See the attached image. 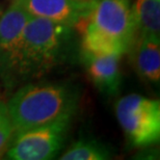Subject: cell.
Returning <instances> with one entry per match:
<instances>
[{
	"label": "cell",
	"instance_id": "obj_1",
	"mask_svg": "<svg viewBox=\"0 0 160 160\" xmlns=\"http://www.w3.org/2000/svg\"><path fill=\"white\" fill-rule=\"evenodd\" d=\"M78 94L59 83H29L18 89L6 104L15 133L72 119Z\"/></svg>",
	"mask_w": 160,
	"mask_h": 160
},
{
	"label": "cell",
	"instance_id": "obj_2",
	"mask_svg": "<svg viewBox=\"0 0 160 160\" xmlns=\"http://www.w3.org/2000/svg\"><path fill=\"white\" fill-rule=\"evenodd\" d=\"M71 27L42 18L30 17L24 29L18 63V78L39 77L55 65Z\"/></svg>",
	"mask_w": 160,
	"mask_h": 160
},
{
	"label": "cell",
	"instance_id": "obj_3",
	"mask_svg": "<svg viewBox=\"0 0 160 160\" xmlns=\"http://www.w3.org/2000/svg\"><path fill=\"white\" fill-rule=\"evenodd\" d=\"M116 114L128 142L147 148L160 139V101L139 94H129L116 104Z\"/></svg>",
	"mask_w": 160,
	"mask_h": 160
},
{
	"label": "cell",
	"instance_id": "obj_4",
	"mask_svg": "<svg viewBox=\"0 0 160 160\" xmlns=\"http://www.w3.org/2000/svg\"><path fill=\"white\" fill-rule=\"evenodd\" d=\"M70 124L67 119L15 133L6 155L12 160L52 159L62 149Z\"/></svg>",
	"mask_w": 160,
	"mask_h": 160
},
{
	"label": "cell",
	"instance_id": "obj_5",
	"mask_svg": "<svg viewBox=\"0 0 160 160\" xmlns=\"http://www.w3.org/2000/svg\"><path fill=\"white\" fill-rule=\"evenodd\" d=\"M84 21L129 48L133 46L137 27L130 0H98Z\"/></svg>",
	"mask_w": 160,
	"mask_h": 160
},
{
	"label": "cell",
	"instance_id": "obj_6",
	"mask_svg": "<svg viewBox=\"0 0 160 160\" xmlns=\"http://www.w3.org/2000/svg\"><path fill=\"white\" fill-rule=\"evenodd\" d=\"M29 18L30 16L15 2L0 15V77L6 83L18 78L24 29Z\"/></svg>",
	"mask_w": 160,
	"mask_h": 160
},
{
	"label": "cell",
	"instance_id": "obj_7",
	"mask_svg": "<svg viewBox=\"0 0 160 160\" xmlns=\"http://www.w3.org/2000/svg\"><path fill=\"white\" fill-rule=\"evenodd\" d=\"M30 17L73 27L88 18L92 3L88 0H12Z\"/></svg>",
	"mask_w": 160,
	"mask_h": 160
},
{
	"label": "cell",
	"instance_id": "obj_8",
	"mask_svg": "<svg viewBox=\"0 0 160 160\" xmlns=\"http://www.w3.org/2000/svg\"><path fill=\"white\" fill-rule=\"evenodd\" d=\"M83 62L89 79L99 91L106 95L117 94L121 84L120 56L83 53Z\"/></svg>",
	"mask_w": 160,
	"mask_h": 160
},
{
	"label": "cell",
	"instance_id": "obj_9",
	"mask_svg": "<svg viewBox=\"0 0 160 160\" xmlns=\"http://www.w3.org/2000/svg\"><path fill=\"white\" fill-rule=\"evenodd\" d=\"M134 44V43H133ZM134 67L143 80L160 81V41L157 36H139L134 44Z\"/></svg>",
	"mask_w": 160,
	"mask_h": 160
},
{
	"label": "cell",
	"instance_id": "obj_10",
	"mask_svg": "<svg viewBox=\"0 0 160 160\" xmlns=\"http://www.w3.org/2000/svg\"><path fill=\"white\" fill-rule=\"evenodd\" d=\"M85 22V21H83ZM129 50L123 42L98 30L85 22L82 31V52L92 55L122 56Z\"/></svg>",
	"mask_w": 160,
	"mask_h": 160
},
{
	"label": "cell",
	"instance_id": "obj_11",
	"mask_svg": "<svg viewBox=\"0 0 160 160\" xmlns=\"http://www.w3.org/2000/svg\"><path fill=\"white\" fill-rule=\"evenodd\" d=\"M133 12L139 36L159 37L160 0H135Z\"/></svg>",
	"mask_w": 160,
	"mask_h": 160
},
{
	"label": "cell",
	"instance_id": "obj_12",
	"mask_svg": "<svg viewBox=\"0 0 160 160\" xmlns=\"http://www.w3.org/2000/svg\"><path fill=\"white\" fill-rule=\"evenodd\" d=\"M111 153L103 143L94 139H80L74 142L63 154L62 160H105L109 159Z\"/></svg>",
	"mask_w": 160,
	"mask_h": 160
},
{
	"label": "cell",
	"instance_id": "obj_13",
	"mask_svg": "<svg viewBox=\"0 0 160 160\" xmlns=\"http://www.w3.org/2000/svg\"><path fill=\"white\" fill-rule=\"evenodd\" d=\"M15 135L6 104L0 102V158L6 154Z\"/></svg>",
	"mask_w": 160,
	"mask_h": 160
},
{
	"label": "cell",
	"instance_id": "obj_14",
	"mask_svg": "<svg viewBox=\"0 0 160 160\" xmlns=\"http://www.w3.org/2000/svg\"><path fill=\"white\" fill-rule=\"evenodd\" d=\"M0 14H1V11H0Z\"/></svg>",
	"mask_w": 160,
	"mask_h": 160
}]
</instances>
